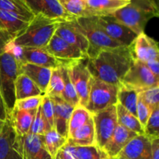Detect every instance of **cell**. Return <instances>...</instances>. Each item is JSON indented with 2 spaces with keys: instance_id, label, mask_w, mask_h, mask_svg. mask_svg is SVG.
<instances>
[{
  "instance_id": "cell-1",
  "label": "cell",
  "mask_w": 159,
  "mask_h": 159,
  "mask_svg": "<svg viewBox=\"0 0 159 159\" xmlns=\"http://www.w3.org/2000/svg\"><path fill=\"white\" fill-rule=\"evenodd\" d=\"M134 61L131 45L122 46L99 51L87 59V68L92 77L119 87Z\"/></svg>"
},
{
  "instance_id": "cell-2",
  "label": "cell",
  "mask_w": 159,
  "mask_h": 159,
  "mask_svg": "<svg viewBox=\"0 0 159 159\" xmlns=\"http://www.w3.org/2000/svg\"><path fill=\"white\" fill-rule=\"evenodd\" d=\"M62 21L64 20L60 19H50L41 15H35L27 27L16 36L9 46L45 48Z\"/></svg>"
},
{
  "instance_id": "cell-3",
  "label": "cell",
  "mask_w": 159,
  "mask_h": 159,
  "mask_svg": "<svg viewBox=\"0 0 159 159\" xmlns=\"http://www.w3.org/2000/svg\"><path fill=\"white\" fill-rule=\"evenodd\" d=\"M115 20L139 35L152 18L159 16L156 0H130V2L111 14Z\"/></svg>"
},
{
  "instance_id": "cell-4",
  "label": "cell",
  "mask_w": 159,
  "mask_h": 159,
  "mask_svg": "<svg viewBox=\"0 0 159 159\" xmlns=\"http://www.w3.org/2000/svg\"><path fill=\"white\" fill-rule=\"evenodd\" d=\"M20 75V62L10 51L0 55V91L6 106L8 117L16 102L15 83Z\"/></svg>"
},
{
  "instance_id": "cell-5",
  "label": "cell",
  "mask_w": 159,
  "mask_h": 159,
  "mask_svg": "<svg viewBox=\"0 0 159 159\" xmlns=\"http://www.w3.org/2000/svg\"><path fill=\"white\" fill-rule=\"evenodd\" d=\"M74 23L88 40V58L94 57L102 50L122 47L102 31L97 23V16L75 19Z\"/></svg>"
},
{
  "instance_id": "cell-6",
  "label": "cell",
  "mask_w": 159,
  "mask_h": 159,
  "mask_svg": "<svg viewBox=\"0 0 159 159\" xmlns=\"http://www.w3.org/2000/svg\"><path fill=\"white\" fill-rule=\"evenodd\" d=\"M118 87L92 77L88 102L85 108L91 114L117 103Z\"/></svg>"
},
{
  "instance_id": "cell-7",
  "label": "cell",
  "mask_w": 159,
  "mask_h": 159,
  "mask_svg": "<svg viewBox=\"0 0 159 159\" xmlns=\"http://www.w3.org/2000/svg\"><path fill=\"white\" fill-rule=\"evenodd\" d=\"M87 59L68 62L67 66L70 79L79 99V106L85 107L88 102L92 75L87 68Z\"/></svg>"
},
{
  "instance_id": "cell-8",
  "label": "cell",
  "mask_w": 159,
  "mask_h": 159,
  "mask_svg": "<svg viewBox=\"0 0 159 159\" xmlns=\"http://www.w3.org/2000/svg\"><path fill=\"white\" fill-rule=\"evenodd\" d=\"M121 85L132 89L138 93L159 85V79L155 77L146 65L138 60L134 64L123 78Z\"/></svg>"
},
{
  "instance_id": "cell-9",
  "label": "cell",
  "mask_w": 159,
  "mask_h": 159,
  "mask_svg": "<svg viewBox=\"0 0 159 159\" xmlns=\"http://www.w3.org/2000/svg\"><path fill=\"white\" fill-rule=\"evenodd\" d=\"M7 51L15 56L20 64H33L51 69L57 68L61 65V63L51 55L44 48H17L8 45L6 51Z\"/></svg>"
},
{
  "instance_id": "cell-10",
  "label": "cell",
  "mask_w": 159,
  "mask_h": 159,
  "mask_svg": "<svg viewBox=\"0 0 159 159\" xmlns=\"http://www.w3.org/2000/svg\"><path fill=\"white\" fill-rule=\"evenodd\" d=\"M95 128L96 145L102 149L117 125L116 105L92 114Z\"/></svg>"
},
{
  "instance_id": "cell-11",
  "label": "cell",
  "mask_w": 159,
  "mask_h": 159,
  "mask_svg": "<svg viewBox=\"0 0 159 159\" xmlns=\"http://www.w3.org/2000/svg\"><path fill=\"white\" fill-rule=\"evenodd\" d=\"M97 23L109 37L122 46H130L138 36L111 16H97Z\"/></svg>"
},
{
  "instance_id": "cell-12",
  "label": "cell",
  "mask_w": 159,
  "mask_h": 159,
  "mask_svg": "<svg viewBox=\"0 0 159 159\" xmlns=\"http://www.w3.org/2000/svg\"><path fill=\"white\" fill-rule=\"evenodd\" d=\"M44 49L61 64L88 58L79 48L67 43L56 34H54Z\"/></svg>"
},
{
  "instance_id": "cell-13",
  "label": "cell",
  "mask_w": 159,
  "mask_h": 159,
  "mask_svg": "<svg viewBox=\"0 0 159 159\" xmlns=\"http://www.w3.org/2000/svg\"><path fill=\"white\" fill-rule=\"evenodd\" d=\"M17 143L22 159H52L45 148L43 135H17Z\"/></svg>"
},
{
  "instance_id": "cell-14",
  "label": "cell",
  "mask_w": 159,
  "mask_h": 159,
  "mask_svg": "<svg viewBox=\"0 0 159 159\" xmlns=\"http://www.w3.org/2000/svg\"><path fill=\"white\" fill-rule=\"evenodd\" d=\"M0 159H22L17 143V134L9 117L0 120Z\"/></svg>"
},
{
  "instance_id": "cell-15",
  "label": "cell",
  "mask_w": 159,
  "mask_h": 159,
  "mask_svg": "<svg viewBox=\"0 0 159 159\" xmlns=\"http://www.w3.org/2000/svg\"><path fill=\"white\" fill-rule=\"evenodd\" d=\"M27 6L35 15H41L50 19L63 20H75L60 4L58 0H25Z\"/></svg>"
},
{
  "instance_id": "cell-16",
  "label": "cell",
  "mask_w": 159,
  "mask_h": 159,
  "mask_svg": "<svg viewBox=\"0 0 159 159\" xmlns=\"http://www.w3.org/2000/svg\"><path fill=\"white\" fill-rule=\"evenodd\" d=\"M131 48L134 60L146 63L152 59H159L158 42L144 32L137 36L131 44Z\"/></svg>"
},
{
  "instance_id": "cell-17",
  "label": "cell",
  "mask_w": 159,
  "mask_h": 159,
  "mask_svg": "<svg viewBox=\"0 0 159 159\" xmlns=\"http://www.w3.org/2000/svg\"><path fill=\"white\" fill-rule=\"evenodd\" d=\"M54 34L63 39L67 43L79 48L88 56L89 48L88 40L75 26L74 20L62 21L59 24Z\"/></svg>"
},
{
  "instance_id": "cell-18",
  "label": "cell",
  "mask_w": 159,
  "mask_h": 159,
  "mask_svg": "<svg viewBox=\"0 0 159 159\" xmlns=\"http://www.w3.org/2000/svg\"><path fill=\"white\" fill-rule=\"evenodd\" d=\"M117 156L124 159H152L151 139L145 134L137 135Z\"/></svg>"
},
{
  "instance_id": "cell-19",
  "label": "cell",
  "mask_w": 159,
  "mask_h": 159,
  "mask_svg": "<svg viewBox=\"0 0 159 159\" xmlns=\"http://www.w3.org/2000/svg\"><path fill=\"white\" fill-rule=\"evenodd\" d=\"M137 135H138V134L117 124L110 139L102 148V150L108 157L111 158H115Z\"/></svg>"
},
{
  "instance_id": "cell-20",
  "label": "cell",
  "mask_w": 159,
  "mask_h": 159,
  "mask_svg": "<svg viewBox=\"0 0 159 159\" xmlns=\"http://www.w3.org/2000/svg\"><path fill=\"white\" fill-rule=\"evenodd\" d=\"M54 105V129L61 136L68 139V124L75 107L65 102L60 96H52Z\"/></svg>"
},
{
  "instance_id": "cell-21",
  "label": "cell",
  "mask_w": 159,
  "mask_h": 159,
  "mask_svg": "<svg viewBox=\"0 0 159 159\" xmlns=\"http://www.w3.org/2000/svg\"><path fill=\"white\" fill-rule=\"evenodd\" d=\"M51 68L29 63L20 64V74L30 79L44 94L51 75Z\"/></svg>"
},
{
  "instance_id": "cell-22",
  "label": "cell",
  "mask_w": 159,
  "mask_h": 159,
  "mask_svg": "<svg viewBox=\"0 0 159 159\" xmlns=\"http://www.w3.org/2000/svg\"><path fill=\"white\" fill-rule=\"evenodd\" d=\"M93 16H110L127 6L130 0H85Z\"/></svg>"
},
{
  "instance_id": "cell-23",
  "label": "cell",
  "mask_w": 159,
  "mask_h": 159,
  "mask_svg": "<svg viewBox=\"0 0 159 159\" xmlns=\"http://www.w3.org/2000/svg\"><path fill=\"white\" fill-rule=\"evenodd\" d=\"M67 144L71 146L96 145V136L93 117L79 127L67 139Z\"/></svg>"
},
{
  "instance_id": "cell-24",
  "label": "cell",
  "mask_w": 159,
  "mask_h": 159,
  "mask_svg": "<svg viewBox=\"0 0 159 159\" xmlns=\"http://www.w3.org/2000/svg\"><path fill=\"white\" fill-rule=\"evenodd\" d=\"M30 20L23 16L0 9V30L16 37L29 25Z\"/></svg>"
},
{
  "instance_id": "cell-25",
  "label": "cell",
  "mask_w": 159,
  "mask_h": 159,
  "mask_svg": "<svg viewBox=\"0 0 159 159\" xmlns=\"http://www.w3.org/2000/svg\"><path fill=\"white\" fill-rule=\"evenodd\" d=\"M37 109L31 110H20L13 109L9 115L12 127L18 136H24L29 133L33 120Z\"/></svg>"
},
{
  "instance_id": "cell-26",
  "label": "cell",
  "mask_w": 159,
  "mask_h": 159,
  "mask_svg": "<svg viewBox=\"0 0 159 159\" xmlns=\"http://www.w3.org/2000/svg\"><path fill=\"white\" fill-rule=\"evenodd\" d=\"M74 159H107L108 155L98 145L71 146L66 144L63 147Z\"/></svg>"
},
{
  "instance_id": "cell-27",
  "label": "cell",
  "mask_w": 159,
  "mask_h": 159,
  "mask_svg": "<svg viewBox=\"0 0 159 159\" xmlns=\"http://www.w3.org/2000/svg\"><path fill=\"white\" fill-rule=\"evenodd\" d=\"M44 95L39 87L30 79L23 74H20L15 83L16 100Z\"/></svg>"
},
{
  "instance_id": "cell-28",
  "label": "cell",
  "mask_w": 159,
  "mask_h": 159,
  "mask_svg": "<svg viewBox=\"0 0 159 159\" xmlns=\"http://www.w3.org/2000/svg\"><path fill=\"white\" fill-rule=\"evenodd\" d=\"M116 107L118 124L139 135L144 134V127H142L137 116H134L119 103L116 104Z\"/></svg>"
},
{
  "instance_id": "cell-29",
  "label": "cell",
  "mask_w": 159,
  "mask_h": 159,
  "mask_svg": "<svg viewBox=\"0 0 159 159\" xmlns=\"http://www.w3.org/2000/svg\"><path fill=\"white\" fill-rule=\"evenodd\" d=\"M138 93L134 89L120 85L118 87L117 103L137 116V102Z\"/></svg>"
},
{
  "instance_id": "cell-30",
  "label": "cell",
  "mask_w": 159,
  "mask_h": 159,
  "mask_svg": "<svg viewBox=\"0 0 159 159\" xmlns=\"http://www.w3.org/2000/svg\"><path fill=\"white\" fill-rule=\"evenodd\" d=\"M59 69H60L64 83V89L61 98H62L65 102L72 106L73 107H76L77 106H79V99L75 89L74 85L70 79L67 66L65 64H61V65L59 67Z\"/></svg>"
},
{
  "instance_id": "cell-31",
  "label": "cell",
  "mask_w": 159,
  "mask_h": 159,
  "mask_svg": "<svg viewBox=\"0 0 159 159\" xmlns=\"http://www.w3.org/2000/svg\"><path fill=\"white\" fill-rule=\"evenodd\" d=\"M0 9L16 14L29 20L34 17V14L25 0H0Z\"/></svg>"
},
{
  "instance_id": "cell-32",
  "label": "cell",
  "mask_w": 159,
  "mask_h": 159,
  "mask_svg": "<svg viewBox=\"0 0 159 159\" xmlns=\"http://www.w3.org/2000/svg\"><path fill=\"white\" fill-rule=\"evenodd\" d=\"M43 143L51 158L55 159L59 151L67 144V138L51 129L43 135Z\"/></svg>"
},
{
  "instance_id": "cell-33",
  "label": "cell",
  "mask_w": 159,
  "mask_h": 159,
  "mask_svg": "<svg viewBox=\"0 0 159 159\" xmlns=\"http://www.w3.org/2000/svg\"><path fill=\"white\" fill-rule=\"evenodd\" d=\"M63 9L75 19L90 17L91 12L84 0H58Z\"/></svg>"
},
{
  "instance_id": "cell-34",
  "label": "cell",
  "mask_w": 159,
  "mask_h": 159,
  "mask_svg": "<svg viewBox=\"0 0 159 159\" xmlns=\"http://www.w3.org/2000/svg\"><path fill=\"white\" fill-rule=\"evenodd\" d=\"M91 117L92 114L85 107L81 106L75 107L68 124V137L72 134L77 129L84 125Z\"/></svg>"
},
{
  "instance_id": "cell-35",
  "label": "cell",
  "mask_w": 159,
  "mask_h": 159,
  "mask_svg": "<svg viewBox=\"0 0 159 159\" xmlns=\"http://www.w3.org/2000/svg\"><path fill=\"white\" fill-rule=\"evenodd\" d=\"M64 89V83L62 80L59 68L51 70V75L49 83L46 89L44 95L52 97V96H61Z\"/></svg>"
},
{
  "instance_id": "cell-36",
  "label": "cell",
  "mask_w": 159,
  "mask_h": 159,
  "mask_svg": "<svg viewBox=\"0 0 159 159\" xmlns=\"http://www.w3.org/2000/svg\"><path fill=\"white\" fill-rule=\"evenodd\" d=\"M159 107L152 110L145 127L144 134L151 140L159 138Z\"/></svg>"
},
{
  "instance_id": "cell-37",
  "label": "cell",
  "mask_w": 159,
  "mask_h": 159,
  "mask_svg": "<svg viewBox=\"0 0 159 159\" xmlns=\"http://www.w3.org/2000/svg\"><path fill=\"white\" fill-rule=\"evenodd\" d=\"M51 130V129L47 125L46 122H45L44 119H43L41 112V107L40 106L37 108V113H36L35 116H34L32 124H31V127L30 128L29 133L28 134L43 136L47 132Z\"/></svg>"
},
{
  "instance_id": "cell-38",
  "label": "cell",
  "mask_w": 159,
  "mask_h": 159,
  "mask_svg": "<svg viewBox=\"0 0 159 159\" xmlns=\"http://www.w3.org/2000/svg\"><path fill=\"white\" fill-rule=\"evenodd\" d=\"M40 107H41L42 115L47 125L51 129H54V105L51 97L43 95Z\"/></svg>"
},
{
  "instance_id": "cell-39",
  "label": "cell",
  "mask_w": 159,
  "mask_h": 159,
  "mask_svg": "<svg viewBox=\"0 0 159 159\" xmlns=\"http://www.w3.org/2000/svg\"><path fill=\"white\" fill-rule=\"evenodd\" d=\"M159 85L138 93V97L151 109L154 110L159 107Z\"/></svg>"
},
{
  "instance_id": "cell-40",
  "label": "cell",
  "mask_w": 159,
  "mask_h": 159,
  "mask_svg": "<svg viewBox=\"0 0 159 159\" xmlns=\"http://www.w3.org/2000/svg\"><path fill=\"white\" fill-rule=\"evenodd\" d=\"M43 96V95H40V96H32L20 100H16L14 109L20 110H31L37 109L41 104Z\"/></svg>"
},
{
  "instance_id": "cell-41",
  "label": "cell",
  "mask_w": 159,
  "mask_h": 159,
  "mask_svg": "<svg viewBox=\"0 0 159 159\" xmlns=\"http://www.w3.org/2000/svg\"><path fill=\"white\" fill-rule=\"evenodd\" d=\"M152 110L140 99L138 96V102H137V117L140 121L143 127H145L148 118L152 113Z\"/></svg>"
},
{
  "instance_id": "cell-42",
  "label": "cell",
  "mask_w": 159,
  "mask_h": 159,
  "mask_svg": "<svg viewBox=\"0 0 159 159\" xmlns=\"http://www.w3.org/2000/svg\"><path fill=\"white\" fill-rule=\"evenodd\" d=\"M15 37V36L9 34L7 31L0 30V55L6 52L7 46Z\"/></svg>"
},
{
  "instance_id": "cell-43",
  "label": "cell",
  "mask_w": 159,
  "mask_h": 159,
  "mask_svg": "<svg viewBox=\"0 0 159 159\" xmlns=\"http://www.w3.org/2000/svg\"><path fill=\"white\" fill-rule=\"evenodd\" d=\"M151 72L156 78L159 79V59H152L144 63Z\"/></svg>"
},
{
  "instance_id": "cell-44",
  "label": "cell",
  "mask_w": 159,
  "mask_h": 159,
  "mask_svg": "<svg viewBox=\"0 0 159 159\" xmlns=\"http://www.w3.org/2000/svg\"><path fill=\"white\" fill-rule=\"evenodd\" d=\"M152 159H159V138L151 140Z\"/></svg>"
},
{
  "instance_id": "cell-45",
  "label": "cell",
  "mask_w": 159,
  "mask_h": 159,
  "mask_svg": "<svg viewBox=\"0 0 159 159\" xmlns=\"http://www.w3.org/2000/svg\"><path fill=\"white\" fill-rule=\"evenodd\" d=\"M8 118L7 111H6V106H5L4 101H3L1 91H0V120L4 121Z\"/></svg>"
},
{
  "instance_id": "cell-46",
  "label": "cell",
  "mask_w": 159,
  "mask_h": 159,
  "mask_svg": "<svg viewBox=\"0 0 159 159\" xmlns=\"http://www.w3.org/2000/svg\"><path fill=\"white\" fill-rule=\"evenodd\" d=\"M113 159H124V158H121V157H119V156H116V157H115V158H113Z\"/></svg>"
},
{
  "instance_id": "cell-47",
  "label": "cell",
  "mask_w": 159,
  "mask_h": 159,
  "mask_svg": "<svg viewBox=\"0 0 159 159\" xmlns=\"http://www.w3.org/2000/svg\"><path fill=\"white\" fill-rule=\"evenodd\" d=\"M107 159H113V158H107Z\"/></svg>"
},
{
  "instance_id": "cell-48",
  "label": "cell",
  "mask_w": 159,
  "mask_h": 159,
  "mask_svg": "<svg viewBox=\"0 0 159 159\" xmlns=\"http://www.w3.org/2000/svg\"><path fill=\"white\" fill-rule=\"evenodd\" d=\"M84 1H85V0H84Z\"/></svg>"
}]
</instances>
